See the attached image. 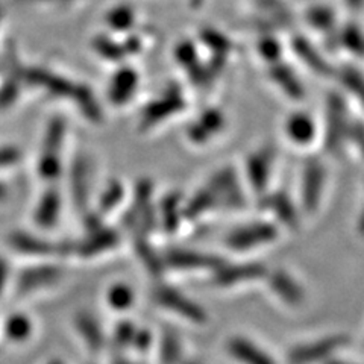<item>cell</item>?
I'll list each match as a JSON object with an SVG mask.
<instances>
[{
	"instance_id": "obj_19",
	"label": "cell",
	"mask_w": 364,
	"mask_h": 364,
	"mask_svg": "<svg viewBox=\"0 0 364 364\" xmlns=\"http://www.w3.org/2000/svg\"><path fill=\"white\" fill-rule=\"evenodd\" d=\"M77 329L81 336L85 338L84 341H87L90 348H100L102 345V331L99 323L95 321L93 317L84 314L81 316V318L77 321Z\"/></svg>"
},
{
	"instance_id": "obj_5",
	"label": "cell",
	"mask_w": 364,
	"mask_h": 364,
	"mask_svg": "<svg viewBox=\"0 0 364 364\" xmlns=\"http://www.w3.org/2000/svg\"><path fill=\"white\" fill-rule=\"evenodd\" d=\"M208 186L218 193L220 203L228 205V207L238 208L245 203L237 175L232 168L220 170V172H218L210 179Z\"/></svg>"
},
{
	"instance_id": "obj_12",
	"label": "cell",
	"mask_w": 364,
	"mask_h": 364,
	"mask_svg": "<svg viewBox=\"0 0 364 364\" xmlns=\"http://www.w3.org/2000/svg\"><path fill=\"white\" fill-rule=\"evenodd\" d=\"M60 214V198L55 191L46 193L44 198L40 200L37 211H36V220L41 226H52L58 220Z\"/></svg>"
},
{
	"instance_id": "obj_2",
	"label": "cell",
	"mask_w": 364,
	"mask_h": 364,
	"mask_svg": "<svg viewBox=\"0 0 364 364\" xmlns=\"http://www.w3.org/2000/svg\"><path fill=\"white\" fill-rule=\"evenodd\" d=\"M348 343L345 336L326 337L313 343L299 345L290 350L289 360L291 364H311L333 355L337 349H341Z\"/></svg>"
},
{
	"instance_id": "obj_9",
	"label": "cell",
	"mask_w": 364,
	"mask_h": 364,
	"mask_svg": "<svg viewBox=\"0 0 364 364\" xmlns=\"http://www.w3.org/2000/svg\"><path fill=\"white\" fill-rule=\"evenodd\" d=\"M228 352L232 355L237 361L243 364H277L269 354L254 345L252 341L243 337H234L228 341Z\"/></svg>"
},
{
	"instance_id": "obj_3",
	"label": "cell",
	"mask_w": 364,
	"mask_h": 364,
	"mask_svg": "<svg viewBox=\"0 0 364 364\" xmlns=\"http://www.w3.org/2000/svg\"><path fill=\"white\" fill-rule=\"evenodd\" d=\"M155 299L159 305H163L164 309L181 314V317H186L187 321L193 323L207 322V314H205L200 306L190 301L187 296L178 293V290L172 287L156 289Z\"/></svg>"
},
{
	"instance_id": "obj_16",
	"label": "cell",
	"mask_w": 364,
	"mask_h": 364,
	"mask_svg": "<svg viewBox=\"0 0 364 364\" xmlns=\"http://www.w3.org/2000/svg\"><path fill=\"white\" fill-rule=\"evenodd\" d=\"M5 334L11 341H26L32 334V323L25 314H11L5 322Z\"/></svg>"
},
{
	"instance_id": "obj_14",
	"label": "cell",
	"mask_w": 364,
	"mask_h": 364,
	"mask_svg": "<svg viewBox=\"0 0 364 364\" xmlns=\"http://www.w3.org/2000/svg\"><path fill=\"white\" fill-rule=\"evenodd\" d=\"M264 203L267 205V208H270L277 215H279V219L284 223H287L289 226L298 225V214H296L293 203L284 193H275V195L267 198Z\"/></svg>"
},
{
	"instance_id": "obj_28",
	"label": "cell",
	"mask_w": 364,
	"mask_h": 364,
	"mask_svg": "<svg viewBox=\"0 0 364 364\" xmlns=\"http://www.w3.org/2000/svg\"><path fill=\"white\" fill-rule=\"evenodd\" d=\"M331 364H345V363H331Z\"/></svg>"
},
{
	"instance_id": "obj_26",
	"label": "cell",
	"mask_w": 364,
	"mask_h": 364,
	"mask_svg": "<svg viewBox=\"0 0 364 364\" xmlns=\"http://www.w3.org/2000/svg\"><path fill=\"white\" fill-rule=\"evenodd\" d=\"M358 228H360V232L364 235V211H363V214H361V219H360Z\"/></svg>"
},
{
	"instance_id": "obj_15",
	"label": "cell",
	"mask_w": 364,
	"mask_h": 364,
	"mask_svg": "<svg viewBox=\"0 0 364 364\" xmlns=\"http://www.w3.org/2000/svg\"><path fill=\"white\" fill-rule=\"evenodd\" d=\"M222 124L223 119L220 114L208 112L199 120V124H196V127L190 131V136L193 141L202 143L205 140H208L214 132H218L222 128Z\"/></svg>"
},
{
	"instance_id": "obj_22",
	"label": "cell",
	"mask_w": 364,
	"mask_h": 364,
	"mask_svg": "<svg viewBox=\"0 0 364 364\" xmlns=\"http://www.w3.org/2000/svg\"><path fill=\"white\" fill-rule=\"evenodd\" d=\"M114 245H116V234L100 231L90 238V242L87 243V250H84V252L96 254L99 250L111 249Z\"/></svg>"
},
{
	"instance_id": "obj_27",
	"label": "cell",
	"mask_w": 364,
	"mask_h": 364,
	"mask_svg": "<svg viewBox=\"0 0 364 364\" xmlns=\"http://www.w3.org/2000/svg\"><path fill=\"white\" fill-rule=\"evenodd\" d=\"M188 364H200V363H196V361H191V363H188Z\"/></svg>"
},
{
	"instance_id": "obj_24",
	"label": "cell",
	"mask_w": 364,
	"mask_h": 364,
	"mask_svg": "<svg viewBox=\"0 0 364 364\" xmlns=\"http://www.w3.org/2000/svg\"><path fill=\"white\" fill-rule=\"evenodd\" d=\"M18 159V155L13 149H4L0 151V166H6V164H14Z\"/></svg>"
},
{
	"instance_id": "obj_21",
	"label": "cell",
	"mask_w": 364,
	"mask_h": 364,
	"mask_svg": "<svg viewBox=\"0 0 364 364\" xmlns=\"http://www.w3.org/2000/svg\"><path fill=\"white\" fill-rule=\"evenodd\" d=\"M181 341L173 333H167L163 337L161 343V363L163 364H178L181 358Z\"/></svg>"
},
{
	"instance_id": "obj_8",
	"label": "cell",
	"mask_w": 364,
	"mask_h": 364,
	"mask_svg": "<svg viewBox=\"0 0 364 364\" xmlns=\"http://www.w3.org/2000/svg\"><path fill=\"white\" fill-rule=\"evenodd\" d=\"M168 263L175 269L182 270H195V269H219L223 261L218 257H213L208 254L195 252V250H172L168 254Z\"/></svg>"
},
{
	"instance_id": "obj_18",
	"label": "cell",
	"mask_w": 364,
	"mask_h": 364,
	"mask_svg": "<svg viewBox=\"0 0 364 364\" xmlns=\"http://www.w3.org/2000/svg\"><path fill=\"white\" fill-rule=\"evenodd\" d=\"M135 299L132 289L127 284H114V286L107 293L108 305L114 310L124 311L128 310Z\"/></svg>"
},
{
	"instance_id": "obj_25",
	"label": "cell",
	"mask_w": 364,
	"mask_h": 364,
	"mask_svg": "<svg viewBox=\"0 0 364 364\" xmlns=\"http://www.w3.org/2000/svg\"><path fill=\"white\" fill-rule=\"evenodd\" d=\"M6 282H8V263L4 258H0V296H2L5 290Z\"/></svg>"
},
{
	"instance_id": "obj_10",
	"label": "cell",
	"mask_w": 364,
	"mask_h": 364,
	"mask_svg": "<svg viewBox=\"0 0 364 364\" xmlns=\"http://www.w3.org/2000/svg\"><path fill=\"white\" fill-rule=\"evenodd\" d=\"M272 290L275 291L278 298L289 305H301L304 301V290L289 273L277 270L269 277Z\"/></svg>"
},
{
	"instance_id": "obj_13",
	"label": "cell",
	"mask_w": 364,
	"mask_h": 364,
	"mask_svg": "<svg viewBox=\"0 0 364 364\" xmlns=\"http://www.w3.org/2000/svg\"><path fill=\"white\" fill-rule=\"evenodd\" d=\"M218 203H220L218 193H215L210 186H207L200 191H198V195L188 202L186 214L188 218H198V215L214 208Z\"/></svg>"
},
{
	"instance_id": "obj_4",
	"label": "cell",
	"mask_w": 364,
	"mask_h": 364,
	"mask_svg": "<svg viewBox=\"0 0 364 364\" xmlns=\"http://www.w3.org/2000/svg\"><path fill=\"white\" fill-rule=\"evenodd\" d=\"M325 182V167L322 163L309 161L304 170V179H302V200L306 211L317 210V205L322 198Z\"/></svg>"
},
{
	"instance_id": "obj_11",
	"label": "cell",
	"mask_w": 364,
	"mask_h": 364,
	"mask_svg": "<svg viewBox=\"0 0 364 364\" xmlns=\"http://www.w3.org/2000/svg\"><path fill=\"white\" fill-rule=\"evenodd\" d=\"M60 278V270L53 266H43L37 269H29L23 272L18 281V289L21 293H28L31 290L48 286Z\"/></svg>"
},
{
	"instance_id": "obj_20",
	"label": "cell",
	"mask_w": 364,
	"mask_h": 364,
	"mask_svg": "<svg viewBox=\"0 0 364 364\" xmlns=\"http://www.w3.org/2000/svg\"><path fill=\"white\" fill-rule=\"evenodd\" d=\"M11 245L16 249L21 250V252H29V254H48L50 250V246L40 242L38 238L31 237L26 234H17L11 238Z\"/></svg>"
},
{
	"instance_id": "obj_7",
	"label": "cell",
	"mask_w": 364,
	"mask_h": 364,
	"mask_svg": "<svg viewBox=\"0 0 364 364\" xmlns=\"http://www.w3.org/2000/svg\"><path fill=\"white\" fill-rule=\"evenodd\" d=\"M273 164V151L261 149L250 155L247 159V178L250 187L255 191L263 193L269 184Z\"/></svg>"
},
{
	"instance_id": "obj_1",
	"label": "cell",
	"mask_w": 364,
	"mask_h": 364,
	"mask_svg": "<svg viewBox=\"0 0 364 364\" xmlns=\"http://www.w3.org/2000/svg\"><path fill=\"white\" fill-rule=\"evenodd\" d=\"M278 237V230L272 223L257 222L237 228L226 238V246L235 250H247L259 245L273 242Z\"/></svg>"
},
{
	"instance_id": "obj_17",
	"label": "cell",
	"mask_w": 364,
	"mask_h": 364,
	"mask_svg": "<svg viewBox=\"0 0 364 364\" xmlns=\"http://www.w3.org/2000/svg\"><path fill=\"white\" fill-rule=\"evenodd\" d=\"M287 132L296 143H309L314 135V127L309 117L299 114V116H293L289 120Z\"/></svg>"
},
{
	"instance_id": "obj_6",
	"label": "cell",
	"mask_w": 364,
	"mask_h": 364,
	"mask_svg": "<svg viewBox=\"0 0 364 364\" xmlns=\"http://www.w3.org/2000/svg\"><path fill=\"white\" fill-rule=\"evenodd\" d=\"M266 269L264 266L250 263V264H237V266H225L222 264L219 269H215L214 282L220 287L237 286V284L254 281L261 277H264Z\"/></svg>"
},
{
	"instance_id": "obj_23",
	"label": "cell",
	"mask_w": 364,
	"mask_h": 364,
	"mask_svg": "<svg viewBox=\"0 0 364 364\" xmlns=\"http://www.w3.org/2000/svg\"><path fill=\"white\" fill-rule=\"evenodd\" d=\"M178 207H179V200L176 196H170L163 205L164 223L168 230H175L178 225V211H179Z\"/></svg>"
}]
</instances>
